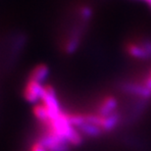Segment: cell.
<instances>
[{
  "instance_id": "6da1fadb",
  "label": "cell",
  "mask_w": 151,
  "mask_h": 151,
  "mask_svg": "<svg viewBox=\"0 0 151 151\" xmlns=\"http://www.w3.org/2000/svg\"><path fill=\"white\" fill-rule=\"evenodd\" d=\"M46 126L48 131L64 138L69 144L78 145L81 142V134L71 124L68 114L64 112L60 113L57 117L51 119Z\"/></svg>"
},
{
  "instance_id": "7a4b0ae2",
  "label": "cell",
  "mask_w": 151,
  "mask_h": 151,
  "mask_svg": "<svg viewBox=\"0 0 151 151\" xmlns=\"http://www.w3.org/2000/svg\"><path fill=\"white\" fill-rule=\"evenodd\" d=\"M41 103L46 107L48 113H49V121L63 112L61 110L56 90L51 86H44Z\"/></svg>"
},
{
  "instance_id": "3957f363",
  "label": "cell",
  "mask_w": 151,
  "mask_h": 151,
  "mask_svg": "<svg viewBox=\"0 0 151 151\" xmlns=\"http://www.w3.org/2000/svg\"><path fill=\"white\" fill-rule=\"evenodd\" d=\"M39 141L46 147L48 151H68L70 145L64 138L50 131H47L46 134L42 135Z\"/></svg>"
},
{
  "instance_id": "277c9868",
  "label": "cell",
  "mask_w": 151,
  "mask_h": 151,
  "mask_svg": "<svg viewBox=\"0 0 151 151\" xmlns=\"http://www.w3.org/2000/svg\"><path fill=\"white\" fill-rule=\"evenodd\" d=\"M44 86L37 81L29 80L24 88V97L31 104H38L41 102Z\"/></svg>"
},
{
  "instance_id": "5b68a950",
  "label": "cell",
  "mask_w": 151,
  "mask_h": 151,
  "mask_svg": "<svg viewBox=\"0 0 151 151\" xmlns=\"http://www.w3.org/2000/svg\"><path fill=\"white\" fill-rule=\"evenodd\" d=\"M50 74V69L46 64H38L32 69L29 74V80L35 81L38 83L43 84V83L47 80L48 76Z\"/></svg>"
},
{
  "instance_id": "8992f818",
  "label": "cell",
  "mask_w": 151,
  "mask_h": 151,
  "mask_svg": "<svg viewBox=\"0 0 151 151\" xmlns=\"http://www.w3.org/2000/svg\"><path fill=\"white\" fill-rule=\"evenodd\" d=\"M116 107V101L113 97H106L103 99L99 105L98 114L101 116H109L112 115V112Z\"/></svg>"
},
{
  "instance_id": "52a82bcc",
  "label": "cell",
  "mask_w": 151,
  "mask_h": 151,
  "mask_svg": "<svg viewBox=\"0 0 151 151\" xmlns=\"http://www.w3.org/2000/svg\"><path fill=\"white\" fill-rule=\"evenodd\" d=\"M32 112H34L35 117L37 118L40 123L44 124V125H47V124L49 123V113H48L46 107H45L41 102L35 105Z\"/></svg>"
},
{
  "instance_id": "ba28073f",
  "label": "cell",
  "mask_w": 151,
  "mask_h": 151,
  "mask_svg": "<svg viewBox=\"0 0 151 151\" xmlns=\"http://www.w3.org/2000/svg\"><path fill=\"white\" fill-rule=\"evenodd\" d=\"M81 134L88 135V137H96L102 132V129L98 126L90 123H84L78 129Z\"/></svg>"
},
{
  "instance_id": "9c48e42d",
  "label": "cell",
  "mask_w": 151,
  "mask_h": 151,
  "mask_svg": "<svg viewBox=\"0 0 151 151\" xmlns=\"http://www.w3.org/2000/svg\"><path fill=\"white\" fill-rule=\"evenodd\" d=\"M31 151H48L47 148L45 147L43 144H42L40 141H37L32 145L31 147Z\"/></svg>"
}]
</instances>
